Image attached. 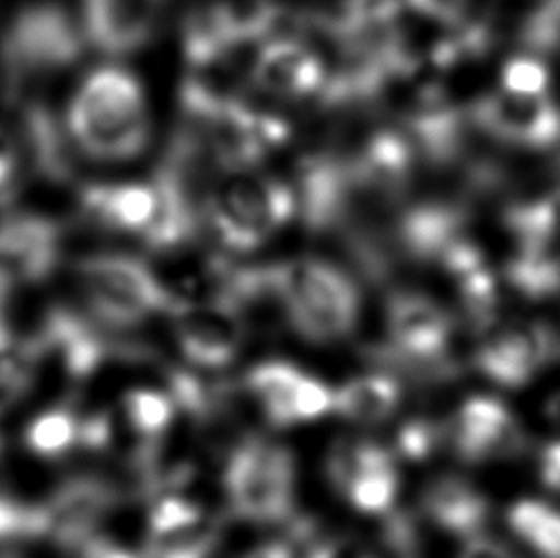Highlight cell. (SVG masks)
<instances>
[{
  "instance_id": "cell-1",
  "label": "cell",
  "mask_w": 560,
  "mask_h": 558,
  "mask_svg": "<svg viewBox=\"0 0 560 558\" xmlns=\"http://www.w3.org/2000/svg\"><path fill=\"white\" fill-rule=\"evenodd\" d=\"M68 132L77 150L100 163H125L150 142L144 91L127 69H94L68 107Z\"/></svg>"
},
{
  "instance_id": "cell-2",
  "label": "cell",
  "mask_w": 560,
  "mask_h": 558,
  "mask_svg": "<svg viewBox=\"0 0 560 558\" xmlns=\"http://www.w3.org/2000/svg\"><path fill=\"white\" fill-rule=\"evenodd\" d=\"M281 316L312 345L347 339L360 319L357 281L322 258H296L273 265Z\"/></svg>"
},
{
  "instance_id": "cell-3",
  "label": "cell",
  "mask_w": 560,
  "mask_h": 558,
  "mask_svg": "<svg viewBox=\"0 0 560 558\" xmlns=\"http://www.w3.org/2000/svg\"><path fill=\"white\" fill-rule=\"evenodd\" d=\"M81 54V30L68 8L56 0L20 8L0 33V71L8 98H23L31 83L75 66Z\"/></svg>"
},
{
  "instance_id": "cell-4",
  "label": "cell",
  "mask_w": 560,
  "mask_h": 558,
  "mask_svg": "<svg viewBox=\"0 0 560 558\" xmlns=\"http://www.w3.org/2000/svg\"><path fill=\"white\" fill-rule=\"evenodd\" d=\"M75 278L89 317L109 332H130L173 309L176 297L140 258L96 253L81 258Z\"/></svg>"
},
{
  "instance_id": "cell-5",
  "label": "cell",
  "mask_w": 560,
  "mask_h": 558,
  "mask_svg": "<svg viewBox=\"0 0 560 558\" xmlns=\"http://www.w3.org/2000/svg\"><path fill=\"white\" fill-rule=\"evenodd\" d=\"M299 199L283 182L266 174L226 173L205 197L203 217L220 245L249 253L295 217Z\"/></svg>"
},
{
  "instance_id": "cell-6",
  "label": "cell",
  "mask_w": 560,
  "mask_h": 558,
  "mask_svg": "<svg viewBox=\"0 0 560 558\" xmlns=\"http://www.w3.org/2000/svg\"><path fill=\"white\" fill-rule=\"evenodd\" d=\"M224 490L232 513L243 521H289L295 513V457L285 445L266 438H243L228 455Z\"/></svg>"
},
{
  "instance_id": "cell-7",
  "label": "cell",
  "mask_w": 560,
  "mask_h": 558,
  "mask_svg": "<svg viewBox=\"0 0 560 558\" xmlns=\"http://www.w3.org/2000/svg\"><path fill=\"white\" fill-rule=\"evenodd\" d=\"M61 253L63 230L52 217L22 211L0 220V309H8L23 287L52 278Z\"/></svg>"
},
{
  "instance_id": "cell-8",
  "label": "cell",
  "mask_w": 560,
  "mask_h": 558,
  "mask_svg": "<svg viewBox=\"0 0 560 558\" xmlns=\"http://www.w3.org/2000/svg\"><path fill=\"white\" fill-rule=\"evenodd\" d=\"M560 356V337L541 319H516L486 333L472 356V365L492 383L518 391L530 385Z\"/></svg>"
},
{
  "instance_id": "cell-9",
  "label": "cell",
  "mask_w": 560,
  "mask_h": 558,
  "mask_svg": "<svg viewBox=\"0 0 560 558\" xmlns=\"http://www.w3.org/2000/svg\"><path fill=\"white\" fill-rule=\"evenodd\" d=\"M176 345L199 370H222L247 339V317L224 301L176 299L168 310Z\"/></svg>"
},
{
  "instance_id": "cell-10",
  "label": "cell",
  "mask_w": 560,
  "mask_h": 558,
  "mask_svg": "<svg viewBox=\"0 0 560 558\" xmlns=\"http://www.w3.org/2000/svg\"><path fill=\"white\" fill-rule=\"evenodd\" d=\"M455 455L469 465L521 460L530 440L515 414L503 402L475 396L465 402L446 427Z\"/></svg>"
},
{
  "instance_id": "cell-11",
  "label": "cell",
  "mask_w": 560,
  "mask_h": 558,
  "mask_svg": "<svg viewBox=\"0 0 560 558\" xmlns=\"http://www.w3.org/2000/svg\"><path fill=\"white\" fill-rule=\"evenodd\" d=\"M472 119L501 142L524 148H547L560 140V107L547 94L521 96L493 92L478 100Z\"/></svg>"
},
{
  "instance_id": "cell-12",
  "label": "cell",
  "mask_w": 560,
  "mask_h": 558,
  "mask_svg": "<svg viewBox=\"0 0 560 558\" xmlns=\"http://www.w3.org/2000/svg\"><path fill=\"white\" fill-rule=\"evenodd\" d=\"M121 501V491L100 476H77L61 484L45 501L54 544L73 551L86 539L98 536L102 522Z\"/></svg>"
},
{
  "instance_id": "cell-13",
  "label": "cell",
  "mask_w": 560,
  "mask_h": 558,
  "mask_svg": "<svg viewBox=\"0 0 560 558\" xmlns=\"http://www.w3.org/2000/svg\"><path fill=\"white\" fill-rule=\"evenodd\" d=\"M33 339L43 360H56L73 381H86L96 375L109 358V345L98 325L69 306L48 310Z\"/></svg>"
},
{
  "instance_id": "cell-14",
  "label": "cell",
  "mask_w": 560,
  "mask_h": 558,
  "mask_svg": "<svg viewBox=\"0 0 560 558\" xmlns=\"http://www.w3.org/2000/svg\"><path fill=\"white\" fill-rule=\"evenodd\" d=\"M386 345L400 354L439 360L450 356L454 319L439 302L417 291H396L386 306Z\"/></svg>"
},
{
  "instance_id": "cell-15",
  "label": "cell",
  "mask_w": 560,
  "mask_h": 558,
  "mask_svg": "<svg viewBox=\"0 0 560 558\" xmlns=\"http://www.w3.org/2000/svg\"><path fill=\"white\" fill-rule=\"evenodd\" d=\"M14 104V138L27 174L48 184L73 181L75 163L52 107L35 98H18Z\"/></svg>"
},
{
  "instance_id": "cell-16",
  "label": "cell",
  "mask_w": 560,
  "mask_h": 558,
  "mask_svg": "<svg viewBox=\"0 0 560 558\" xmlns=\"http://www.w3.org/2000/svg\"><path fill=\"white\" fill-rule=\"evenodd\" d=\"M250 79L260 91L276 98H311L324 94L329 75L324 60L296 40H272L257 54Z\"/></svg>"
},
{
  "instance_id": "cell-17",
  "label": "cell",
  "mask_w": 560,
  "mask_h": 558,
  "mask_svg": "<svg viewBox=\"0 0 560 558\" xmlns=\"http://www.w3.org/2000/svg\"><path fill=\"white\" fill-rule=\"evenodd\" d=\"M167 0H83L84 30L92 45L114 56L142 48L152 38Z\"/></svg>"
},
{
  "instance_id": "cell-18",
  "label": "cell",
  "mask_w": 560,
  "mask_h": 558,
  "mask_svg": "<svg viewBox=\"0 0 560 558\" xmlns=\"http://www.w3.org/2000/svg\"><path fill=\"white\" fill-rule=\"evenodd\" d=\"M79 209L92 224L142 240L160 209V189L150 184H91L79 194Z\"/></svg>"
},
{
  "instance_id": "cell-19",
  "label": "cell",
  "mask_w": 560,
  "mask_h": 558,
  "mask_svg": "<svg viewBox=\"0 0 560 558\" xmlns=\"http://www.w3.org/2000/svg\"><path fill=\"white\" fill-rule=\"evenodd\" d=\"M421 511L436 528L472 539L486 528L492 507L475 484L462 476L444 475L424 488Z\"/></svg>"
},
{
  "instance_id": "cell-20",
  "label": "cell",
  "mask_w": 560,
  "mask_h": 558,
  "mask_svg": "<svg viewBox=\"0 0 560 558\" xmlns=\"http://www.w3.org/2000/svg\"><path fill=\"white\" fill-rule=\"evenodd\" d=\"M43 362L33 337H20L8 322L0 324V421L30 396Z\"/></svg>"
},
{
  "instance_id": "cell-21",
  "label": "cell",
  "mask_w": 560,
  "mask_h": 558,
  "mask_svg": "<svg viewBox=\"0 0 560 558\" xmlns=\"http://www.w3.org/2000/svg\"><path fill=\"white\" fill-rule=\"evenodd\" d=\"M84 414L68 404L40 409L23 427V447L40 461H58L83 452Z\"/></svg>"
},
{
  "instance_id": "cell-22",
  "label": "cell",
  "mask_w": 560,
  "mask_h": 558,
  "mask_svg": "<svg viewBox=\"0 0 560 558\" xmlns=\"http://www.w3.org/2000/svg\"><path fill=\"white\" fill-rule=\"evenodd\" d=\"M401 385L386 373L350 379L334 393V411L358 425H377L400 406Z\"/></svg>"
},
{
  "instance_id": "cell-23",
  "label": "cell",
  "mask_w": 560,
  "mask_h": 558,
  "mask_svg": "<svg viewBox=\"0 0 560 558\" xmlns=\"http://www.w3.org/2000/svg\"><path fill=\"white\" fill-rule=\"evenodd\" d=\"M301 375L303 371L293 363L280 360L258 363L257 368L247 373L245 388L258 402L266 421L272 427L285 429L296 425L293 400Z\"/></svg>"
},
{
  "instance_id": "cell-24",
  "label": "cell",
  "mask_w": 560,
  "mask_h": 558,
  "mask_svg": "<svg viewBox=\"0 0 560 558\" xmlns=\"http://www.w3.org/2000/svg\"><path fill=\"white\" fill-rule=\"evenodd\" d=\"M511 532L538 558H560V511L536 499H523L508 511Z\"/></svg>"
},
{
  "instance_id": "cell-25",
  "label": "cell",
  "mask_w": 560,
  "mask_h": 558,
  "mask_svg": "<svg viewBox=\"0 0 560 558\" xmlns=\"http://www.w3.org/2000/svg\"><path fill=\"white\" fill-rule=\"evenodd\" d=\"M505 279L526 301H551L560 297V257L549 251H518L509 260Z\"/></svg>"
},
{
  "instance_id": "cell-26",
  "label": "cell",
  "mask_w": 560,
  "mask_h": 558,
  "mask_svg": "<svg viewBox=\"0 0 560 558\" xmlns=\"http://www.w3.org/2000/svg\"><path fill=\"white\" fill-rule=\"evenodd\" d=\"M505 224L521 251H549V245L560 237V189L536 204L509 209Z\"/></svg>"
},
{
  "instance_id": "cell-27",
  "label": "cell",
  "mask_w": 560,
  "mask_h": 558,
  "mask_svg": "<svg viewBox=\"0 0 560 558\" xmlns=\"http://www.w3.org/2000/svg\"><path fill=\"white\" fill-rule=\"evenodd\" d=\"M386 463L394 461L390 452L383 445L365 438H341L335 442L327 455V478L335 490L345 496V491L349 490L350 484L358 476Z\"/></svg>"
},
{
  "instance_id": "cell-28",
  "label": "cell",
  "mask_w": 560,
  "mask_h": 558,
  "mask_svg": "<svg viewBox=\"0 0 560 558\" xmlns=\"http://www.w3.org/2000/svg\"><path fill=\"white\" fill-rule=\"evenodd\" d=\"M122 411L130 429L144 442H152L167 434L178 409L168 394L152 388H132L122 396Z\"/></svg>"
},
{
  "instance_id": "cell-29",
  "label": "cell",
  "mask_w": 560,
  "mask_h": 558,
  "mask_svg": "<svg viewBox=\"0 0 560 558\" xmlns=\"http://www.w3.org/2000/svg\"><path fill=\"white\" fill-rule=\"evenodd\" d=\"M50 537L45 503L0 491V545L25 544Z\"/></svg>"
},
{
  "instance_id": "cell-30",
  "label": "cell",
  "mask_w": 560,
  "mask_h": 558,
  "mask_svg": "<svg viewBox=\"0 0 560 558\" xmlns=\"http://www.w3.org/2000/svg\"><path fill=\"white\" fill-rule=\"evenodd\" d=\"M222 526L205 519L191 528L163 536H148L142 558H212L219 547Z\"/></svg>"
},
{
  "instance_id": "cell-31",
  "label": "cell",
  "mask_w": 560,
  "mask_h": 558,
  "mask_svg": "<svg viewBox=\"0 0 560 558\" xmlns=\"http://www.w3.org/2000/svg\"><path fill=\"white\" fill-rule=\"evenodd\" d=\"M398 493V473L394 463L370 468L350 484L345 496L364 514H388Z\"/></svg>"
},
{
  "instance_id": "cell-32",
  "label": "cell",
  "mask_w": 560,
  "mask_h": 558,
  "mask_svg": "<svg viewBox=\"0 0 560 558\" xmlns=\"http://www.w3.org/2000/svg\"><path fill=\"white\" fill-rule=\"evenodd\" d=\"M203 521V509L197 505L196 501L178 493H167L153 499V509L148 522V528H150L148 536H163L178 530L191 528Z\"/></svg>"
},
{
  "instance_id": "cell-33",
  "label": "cell",
  "mask_w": 560,
  "mask_h": 558,
  "mask_svg": "<svg viewBox=\"0 0 560 558\" xmlns=\"http://www.w3.org/2000/svg\"><path fill=\"white\" fill-rule=\"evenodd\" d=\"M503 91L521 96H544L549 86V71L534 58H515L508 61L503 73Z\"/></svg>"
},
{
  "instance_id": "cell-34",
  "label": "cell",
  "mask_w": 560,
  "mask_h": 558,
  "mask_svg": "<svg viewBox=\"0 0 560 558\" xmlns=\"http://www.w3.org/2000/svg\"><path fill=\"white\" fill-rule=\"evenodd\" d=\"M27 176L14 135L0 129V207L14 204Z\"/></svg>"
},
{
  "instance_id": "cell-35",
  "label": "cell",
  "mask_w": 560,
  "mask_h": 558,
  "mask_svg": "<svg viewBox=\"0 0 560 558\" xmlns=\"http://www.w3.org/2000/svg\"><path fill=\"white\" fill-rule=\"evenodd\" d=\"M442 440H446V427L427 419H417L401 427L398 450L409 460H424L439 447Z\"/></svg>"
},
{
  "instance_id": "cell-36",
  "label": "cell",
  "mask_w": 560,
  "mask_h": 558,
  "mask_svg": "<svg viewBox=\"0 0 560 558\" xmlns=\"http://www.w3.org/2000/svg\"><path fill=\"white\" fill-rule=\"evenodd\" d=\"M293 409L296 422L316 421L334 411V393L318 379L303 373L296 385Z\"/></svg>"
},
{
  "instance_id": "cell-37",
  "label": "cell",
  "mask_w": 560,
  "mask_h": 558,
  "mask_svg": "<svg viewBox=\"0 0 560 558\" xmlns=\"http://www.w3.org/2000/svg\"><path fill=\"white\" fill-rule=\"evenodd\" d=\"M524 45L534 50H553L560 43V0H549L539 8L530 22L526 23Z\"/></svg>"
},
{
  "instance_id": "cell-38",
  "label": "cell",
  "mask_w": 560,
  "mask_h": 558,
  "mask_svg": "<svg viewBox=\"0 0 560 558\" xmlns=\"http://www.w3.org/2000/svg\"><path fill=\"white\" fill-rule=\"evenodd\" d=\"M417 14L431 22L457 23L463 18L467 0H408Z\"/></svg>"
},
{
  "instance_id": "cell-39",
  "label": "cell",
  "mask_w": 560,
  "mask_h": 558,
  "mask_svg": "<svg viewBox=\"0 0 560 558\" xmlns=\"http://www.w3.org/2000/svg\"><path fill=\"white\" fill-rule=\"evenodd\" d=\"M459 558H518L509 549L508 545L500 544L490 537L477 536L463 547Z\"/></svg>"
},
{
  "instance_id": "cell-40",
  "label": "cell",
  "mask_w": 560,
  "mask_h": 558,
  "mask_svg": "<svg viewBox=\"0 0 560 558\" xmlns=\"http://www.w3.org/2000/svg\"><path fill=\"white\" fill-rule=\"evenodd\" d=\"M306 558H373L372 555L358 547L357 544H350L345 539H327L322 544L314 545Z\"/></svg>"
},
{
  "instance_id": "cell-41",
  "label": "cell",
  "mask_w": 560,
  "mask_h": 558,
  "mask_svg": "<svg viewBox=\"0 0 560 558\" xmlns=\"http://www.w3.org/2000/svg\"><path fill=\"white\" fill-rule=\"evenodd\" d=\"M242 558H295V553L285 542H270L243 555Z\"/></svg>"
},
{
  "instance_id": "cell-42",
  "label": "cell",
  "mask_w": 560,
  "mask_h": 558,
  "mask_svg": "<svg viewBox=\"0 0 560 558\" xmlns=\"http://www.w3.org/2000/svg\"><path fill=\"white\" fill-rule=\"evenodd\" d=\"M546 414L551 421L560 425V393L555 394L553 398L547 402Z\"/></svg>"
},
{
  "instance_id": "cell-43",
  "label": "cell",
  "mask_w": 560,
  "mask_h": 558,
  "mask_svg": "<svg viewBox=\"0 0 560 558\" xmlns=\"http://www.w3.org/2000/svg\"><path fill=\"white\" fill-rule=\"evenodd\" d=\"M0 558H25L22 555H18V553H0Z\"/></svg>"
}]
</instances>
